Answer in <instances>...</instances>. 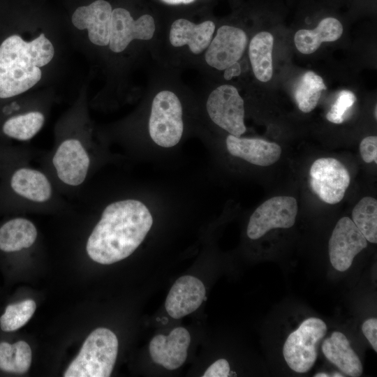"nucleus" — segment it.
Returning <instances> with one entry per match:
<instances>
[{"mask_svg":"<svg viewBox=\"0 0 377 377\" xmlns=\"http://www.w3.org/2000/svg\"><path fill=\"white\" fill-rule=\"evenodd\" d=\"M153 225L150 210L136 199L114 201L103 209L89 237L86 251L94 261L110 265L131 256Z\"/></svg>","mask_w":377,"mask_h":377,"instance_id":"1","label":"nucleus"},{"mask_svg":"<svg viewBox=\"0 0 377 377\" xmlns=\"http://www.w3.org/2000/svg\"><path fill=\"white\" fill-rule=\"evenodd\" d=\"M54 50L44 34L27 42L18 35L6 38L0 45V98L19 95L40 80V67L49 64Z\"/></svg>","mask_w":377,"mask_h":377,"instance_id":"2","label":"nucleus"},{"mask_svg":"<svg viewBox=\"0 0 377 377\" xmlns=\"http://www.w3.org/2000/svg\"><path fill=\"white\" fill-rule=\"evenodd\" d=\"M118 352V339L110 330H94L64 374V377H108Z\"/></svg>","mask_w":377,"mask_h":377,"instance_id":"3","label":"nucleus"},{"mask_svg":"<svg viewBox=\"0 0 377 377\" xmlns=\"http://www.w3.org/2000/svg\"><path fill=\"white\" fill-rule=\"evenodd\" d=\"M181 101L172 91L163 90L154 98L148 129L152 141L159 147L171 148L182 139L184 131Z\"/></svg>","mask_w":377,"mask_h":377,"instance_id":"4","label":"nucleus"},{"mask_svg":"<svg viewBox=\"0 0 377 377\" xmlns=\"http://www.w3.org/2000/svg\"><path fill=\"white\" fill-rule=\"evenodd\" d=\"M327 330L323 320L309 318L288 335L283 345V355L293 371L303 374L313 367L318 357L319 343Z\"/></svg>","mask_w":377,"mask_h":377,"instance_id":"5","label":"nucleus"},{"mask_svg":"<svg viewBox=\"0 0 377 377\" xmlns=\"http://www.w3.org/2000/svg\"><path fill=\"white\" fill-rule=\"evenodd\" d=\"M206 109L211 120L229 134L240 137L246 132L244 102L235 87L223 84L214 89Z\"/></svg>","mask_w":377,"mask_h":377,"instance_id":"6","label":"nucleus"},{"mask_svg":"<svg viewBox=\"0 0 377 377\" xmlns=\"http://www.w3.org/2000/svg\"><path fill=\"white\" fill-rule=\"evenodd\" d=\"M297 211V202L294 197L278 195L269 198L250 216L247 236L255 240L272 229L290 228L295 223Z\"/></svg>","mask_w":377,"mask_h":377,"instance_id":"7","label":"nucleus"},{"mask_svg":"<svg viewBox=\"0 0 377 377\" xmlns=\"http://www.w3.org/2000/svg\"><path fill=\"white\" fill-rule=\"evenodd\" d=\"M309 175L313 192L330 205L340 202L350 184L348 169L341 161L332 157L316 159L310 168Z\"/></svg>","mask_w":377,"mask_h":377,"instance_id":"8","label":"nucleus"},{"mask_svg":"<svg viewBox=\"0 0 377 377\" xmlns=\"http://www.w3.org/2000/svg\"><path fill=\"white\" fill-rule=\"evenodd\" d=\"M52 163L55 175L62 184L77 187L87 177L91 157L82 142L71 138L63 140L55 149Z\"/></svg>","mask_w":377,"mask_h":377,"instance_id":"9","label":"nucleus"},{"mask_svg":"<svg viewBox=\"0 0 377 377\" xmlns=\"http://www.w3.org/2000/svg\"><path fill=\"white\" fill-rule=\"evenodd\" d=\"M367 242L350 218H341L329 239V256L332 267L339 272L348 269L355 257L367 246Z\"/></svg>","mask_w":377,"mask_h":377,"instance_id":"10","label":"nucleus"},{"mask_svg":"<svg viewBox=\"0 0 377 377\" xmlns=\"http://www.w3.org/2000/svg\"><path fill=\"white\" fill-rule=\"evenodd\" d=\"M156 29L154 19L148 14L134 20L131 13L123 8L112 10L109 47L115 52H123L135 40H149Z\"/></svg>","mask_w":377,"mask_h":377,"instance_id":"11","label":"nucleus"},{"mask_svg":"<svg viewBox=\"0 0 377 377\" xmlns=\"http://www.w3.org/2000/svg\"><path fill=\"white\" fill-rule=\"evenodd\" d=\"M247 41V36L242 29L223 25L207 48L205 61L214 68L224 71L242 58Z\"/></svg>","mask_w":377,"mask_h":377,"instance_id":"12","label":"nucleus"},{"mask_svg":"<svg viewBox=\"0 0 377 377\" xmlns=\"http://www.w3.org/2000/svg\"><path fill=\"white\" fill-rule=\"evenodd\" d=\"M190 342L188 331L182 327H176L167 336L158 334L153 337L149 343V354L155 363L175 370L186 361Z\"/></svg>","mask_w":377,"mask_h":377,"instance_id":"13","label":"nucleus"},{"mask_svg":"<svg viewBox=\"0 0 377 377\" xmlns=\"http://www.w3.org/2000/svg\"><path fill=\"white\" fill-rule=\"evenodd\" d=\"M112 6L105 0H97L86 6L77 8L73 14L72 22L78 29L88 30L90 41L99 46L109 44Z\"/></svg>","mask_w":377,"mask_h":377,"instance_id":"14","label":"nucleus"},{"mask_svg":"<svg viewBox=\"0 0 377 377\" xmlns=\"http://www.w3.org/2000/svg\"><path fill=\"white\" fill-rule=\"evenodd\" d=\"M205 287L198 278L185 275L176 280L165 300L166 311L178 319L195 311L205 299Z\"/></svg>","mask_w":377,"mask_h":377,"instance_id":"15","label":"nucleus"},{"mask_svg":"<svg viewBox=\"0 0 377 377\" xmlns=\"http://www.w3.org/2000/svg\"><path fill=\"white\" fill-rule=\"evenodd\" d=\"M226 148L232 156L258 166H269L277 162L281 155V147L276 142L259 138H246L229 134L226 140Z\"/></svg>","mask_w":377,"mask_h":377,"instance_id":"16","label":"nucleus"},{"mask_svg":"<svg viewBox=\"0 0 377 377\" xmlns=\"http://www.w3.org/2000/svg\"><path fill=\"white\" fill-rule=\"evenodd\" d=\"M10 185L17 195L36 204L47 202L54 193L47 176L42 171L29 167L15 170L10 177Z\"/></svg>","mask_w":377,"mask_h":377,"instance_id":"17","label":"nucleus"},{"mask_svg":"<svg viewBox=\"0 0 377 377\" xmlns=\"http://www.w3.org/2000/svg\"><path fill=\"white\" fill-rule=\"evenodd\" d=\"M215 31L211 20L195 24L186 19L176 20L171 25L169 40L176 47L188 45L194 54H201L209 46Z\"/></svg>","mask_w":377,"mask_h":377,"instance_id":"18","label":"nucleus"},{"mask_svg":"<svg viewBox=\"0 0 377 377\" xmlns=\"http://www.w3.org/2000/svg\"><path fill=\"white\" fill-rule=\"evenodd\" d=\"M322 351L326 358L344 374L352 377L362 375V362L342 332H334L325 339L322 345Z\"/></svg>","mask_w":377,"mask_h":377,"instance_id":"19","label":"nucleus"},{"mask_svg":"<svg viewBox=\"0 0 377 377\" xmlns=\"http://www.w3.org/2000/svg\"><path fill=\"white\" fill-rule=\"evenodd\" d=\"M343 34L341 23L334 17L323 19L313 29H300L294 37L296 48L304 54L315 52L323 42H332Z\"/></svg>","mask_w":377,"mask_h":377,"instance_id":"20","label":"nucleus"},{"mask_svg":"<svg viewBox=\"0 0 377 377\" xmlns=\"http://www.w3.org/2000/svg\"><path fill=\"white\" fill-rule=\"evenodd\" d=\"M35 225L24 218H15L0 228V250L19 251L31 246L37 238Z\"/></svg>","mask_w":377,"mask_h":377,"instance_id":"21","label":"nucleus"},{"mask_svg":"<svg viewBox=\"0 0 377 377\" xmlns=\"http://www.w3.org/2000/svg\"><path fill=\"white\" fill-rule=\"evenodd\" d=\"M274 37L269 32L261 31L250 41L249 56L255 77L266 82L273 75L272 50Z\"/></svg>","mask_w":377,"mask_h":377,"instance_id":"22","label":"nucleus"},{"mask_svg":"<svg viewBox=\"0 0 377 377\" xmlns=\"http://www.w3.org/2000/svg\"><path fill=\"white\" fill-rule=\"evenodd\" d=\"M45 122L43 114L39 111H30L8 119L2 126L8 137L27 141L33 138L42 128Z\"/></svg>","mask_w":377,"mask_h":377,"instance_id":"23","label":"nucleus"},{"mask_svg":"<svg viewBox=\"0 0 377 377\" xmlns=\"http://www.w3.org/2000/svg\"><path fill=\"white\" fill-rule=\"evenodd\" d=\"M31 363V350L24 341L0 343V370L13 374L26 373Z\"/></svg>","mask_w":377,"mask_h":377,"instance_id":"24","label":"nucleus"},{"mask_svg":"<svg viewBox=\"0 0 377 377\" xmlns=\"http://www.w3.org/2000/svg\"><path fill=\"white\" fill-rule=\"evenodd\" d=\"M327 89L323 79L313 71L306 72L298 82L294 92L298 108L309 113L316 107L322 91Z\"/></svg>","mask_w":377,"mask_h":377,"instance_id":"25","label":"nucleus"},{"mask_svg":"<svg viewBox=\"0 0 377 377\" xmlns=\"http://www.w3.org/2000/svg\"><path fill=\"white\" fill-rule=\"evenodd\" d=\"M352 221L371 243H377V200L371 196L362 198L352 211Z\"/></svg>","mask_w":377,"mask_h":377,"instance_id":"26","label":"nucleus"},{"mask_svg":"<svg viewBox=\"0 0 377 377\" xmlns=\"http://www.w3.org/2000/svg\"><path fill=\"white\" fill-rule=\"evenodd\" d=\"M36 304L33 300H26L7 306L0 318V326L4 332L15 331L24 325L36 311Z\"/></svg>","mask_w":377,"mask_h":377,"instance_id":"27","label":"nucleus"},{"mask_svg":"<svg viewBox=\"0 0 377 377\" xmlns=\"http://www.w3.org/2000/svg\"><path fill=\"white\" fill-rule=\"evenodd\" d=\"M355 101L356 96L352 91L349 90L341 91L326 114V119L334 124H342L346 120Z\"/></svg>","mask_w":377,"mask_h":377,"instance_id":"28","label":"nucleus"},{"mask_svg":"<svg viewBox=\"0 0 377 377\" xmlns=\"http://www.w3.org/2000/svg\"><path fill=\"white\" fill-rule=\"evenodd\" d=\"M360 153L362 159L367 163H377V137L367 136L360 144Z\"/></svg>","mask_w":377,"mask_h":377,"instance_id":"29","label":"nucleus"},{"mask_svg":"<svg viewBox=\"0 0 377 377\" xmlns=\"http://www.w3.org/2000/svg\"><path fill=\"white\" fill-rule=\"evenodd\" d=\"M230 376V365L223 358L211 364L202 375L203 377H227Z\"/></svg>","mask_w":377,"mask_h":377,"instance_id":"30","label":"nucleus"},{"mask_svg":"<svg viewBox=\"0 0 377 377\" xmlns=\"http://www.w3.org/2000/svg\"><path fill=\"white\" fill-rule=\"evenodd\" d=\"M362 330L374 350L377 352V319L372 318L366 320L362 325Z\"/></svg>","mask_w":377,"mask_h":377,"instance_id":"31","label":"nucleus"},{"mask_svg":"<svg viewBox=\"0 0 377 377\" xmlns=\"http://www.w3.org/2000/svg\"><path fill=\"white\" fill-rule=\"evenodd\" d=\"M242 69L239 63L237 61L224 70L223 77L226 80H230L233 77L239 76Z\"/></svg>","mask_w":377,"mask_h":377,"instance_id":"32","label":"nucleus"},{"mask_svg":"<svg viewBox=\"0 0 377 377\" xmlns=\"http://www.w3.org/2000/svg\"><path fill=\"white\" fill-rule=\"evenodd\" d=\"M162 1L168 4L176 5V4H181V3H184V4L191 3L193 2L195 0H162Z\"/></svg>","mask_w":377,"mask_h":377,"instance_id":"33","label":"nucleus"},{"mask_svg":"<svg viewBox=\"0 0 377 377\" xmlns=\"http://www.w3.org/2000/svg\"><path fill=\"white\" fill-rule=\"evenodd\" d=\"M329 375L325 373H318L314 375V377H328Z\"/></svg>","mask_w":377,"mask_h":377,"instance_id":"34","label":"nucleus"},{"mask_svg":"<svg viewBox=\"0 0 377 377\" xmlns=\"http://www.w3.org/2000/svg\"><path fill=\"white\" fill-rule=\"evenodd\" d=\"M377 108H376V105L375 106V109H374V117H375V119H376L377 118Z\"/></svg>","mask_w":377,"mask_h":377,"instance_id":"35","label":"nucleus"},{"mask_svg":"<svg viewBox=\"0 0 377 377\" xmlns=\"http://www.w3.org/2000/svg\"><path fill=\"white\" fill-rule=\"evenodd\" d=\"M333 376H339V377L341 376V377H342V376H343L341 375V374H339V373H334V375H333Z\"/></svg>","mask_w":377,"mask_h":377,"instance_id":"36","label":"nucleus"}]
</instances>
